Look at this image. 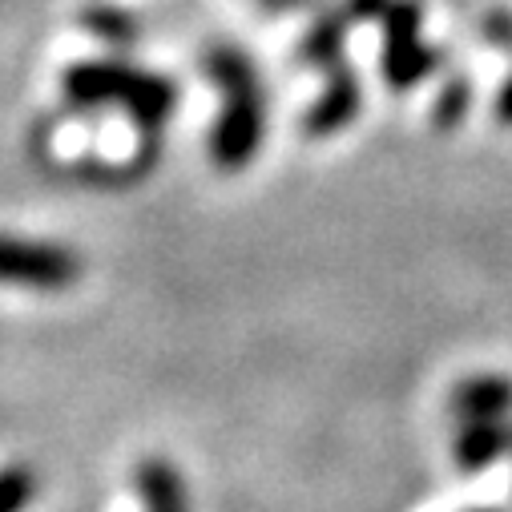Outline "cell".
I'll use <instances>...</instances> for the list:
<instances>
[{
	"mask_svg": "<svg viewBox=\"0 0 512 512\" xmlns=\"http://www.w3.org/2000/svg\"><path fill=\"white\" fill-rule=\"evenodd\" d=\"M77 275L73 254H61L53 246L33 242H5L0 238V279L13 283H37V287H61Z\"/></svg>",
	"mask_w": 512,
	"mask_h": 512,
	"instance_id": "cell-1",
	"label": "cell"
},
{
	"mask_svg": "<svg viewBox=\"0 0 512 512\" xmlns=\"http://www.w3.org/2000/svg\"><path fill=\"white\" fill-rule=\"evenodd\" d=\"M484 37L500 49H512V13H492L484 21Z\"/></svg>",
	"mask_w": 512,
	"mask_h": 512,
	"instance_id": "cell-2",
	"label": "cell"
},
{
	"mask_svg": "<svg viewBox=\"0 0 512 512\" xmlns=\"http://www.w3.org/2000/svg\"><path fill=\"white\" fill-rule=\"evenodd\" d=\"M500 117H504V121H512V81L500 89Z\"/></svg>",
	"mask_w": 512,
	"mask_h": 512,
	"instance_id": "cell-3",
	"label": "cell"
}]
</instances>
